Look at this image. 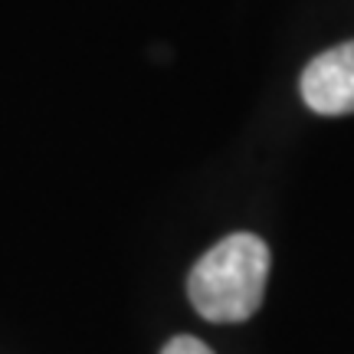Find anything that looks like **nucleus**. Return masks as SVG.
Masks as SVG:
<instances>
[{"instance_id":"nucleus-2","label":"nucleus","mask_w":354,"mask_h":354,"mask_svg":"<svg viewBox=\"0 0 354 354\" xmlns=\"http://www.w3.org/2000/svg\"><path fill=\"white\" fill-rule=\"evenodd\" d=\"M302 99L318 115L354 112V39L322 53L305 66Z\"/></svg>"},{"instance_id":"nucleus-1","label":"nucleus","mask_w":354,"mask_h":354,"mask_svg":"<svg viewBox=\"0 0 354 354\" xmlns=\"http://www.w3.org/2000/svg\"><path fill=\"white\" fill-rule=\"evenodd\" d=\"M266 279L269 246L253 233H233L190 269L187 295L207 322H246L263 305Z\"/></svg>"},{"instance_id":"nucleus-3","label":"nucleus","mask_w":354,"mask_h":354,"mask_svg":"<svg viewBox=\"0 0 354 354\" xmlns=\"http://www.w3.org/2000/svg\"><path fill=\"white\" fill-rule=\"evenodd\" d=\"M161 354H214L201 338H190V335H177L171 342L165 344V351Z\"/></svg>"}]
</instances>
